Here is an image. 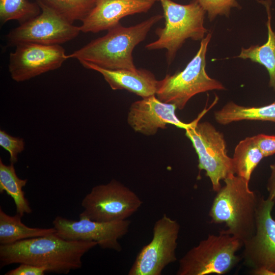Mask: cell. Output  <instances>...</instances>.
Returning <instances> with one entry per match:
<instances>
[{"instance_id": "1", "label": "cell", "mask_w": 275, "mask_h": 275, "mask_svg": "<svg viewBox=\"0 0 275 275\" xmlns=\"http://www.w3.org/2000/svg\"><path fill=\"white\" fill-rule=\"evenodd\" d=\"M97 245L95 241L67 240L55 232L1 244V266L25 263L44 267L46 271L67 274L80 268L82 256Z\"/></svg>"}, {"instance_id": "2", "label": "cell", "mask_w": 275, "mask_h": 275, "mask_svg": "<svg viewBox=\"0 0 275 275\" xmlns=\"http://www.w3.org/2000/svg\"><path fill=\"white\" fill-rule=\"evenodd\" d=\"M163 15L156 14L135 25L124 26L120 23L107 31L103 36L93 40L68 54V59L86 62L101 68L135 70L132 56L134 48L143 41L152 26Z\"/></svg>"}, {"instance_id": "3", "label": "cell", "mask_w": 275, "mask_h": 275, "mask_svg": "<svg viewBox=\"0 0 275 275\" xmlns=\"http://www.w3.org/2000/svg\"><path fill=\"white\" fill-rule=\"evenodd\" d=\"M225 185L216 192L209 215L212 222L226 224L223 232L242 243L253 235L260 197L251 190L249 182L235 174L224 180Z\"/></svg>"}, {"instance_id": "4", "label": "cell", "mask_w": 275, "mask_h": 275, "mask_svg": "<svg viewBox=\"0 0 275 275\" xmlns=\"http://www.w3.org/2000/svg\"><path fill=\"white\" fill-rule=\"evenodd\" d=\"M162 6L164 19L163 28H157L158 38L147 44L148 50L166 49L168 64L174 59L178 50L185 40H202L207 33L204 20L206 11L197 0L188 4L181 5L172 0H159Z\"/></svg>"}, {"instance_id": "5", "label": "cell", "mask_w": 275, "mask_h": 275, "mask_svg": "<svg viewBox=\"0 0 275 275\" xmlns=\"http://www.w3.org/2000/svg\"><path fill=\"white\" fill-rule=\"evenodd\" d=\"M211 36L208 33L201 40L198 52L183 70L167 74L158 80L155 95L159 100L181 110L198 94L225 89L220 81L209 76L205 70L206 54Z\"/></svg>"}, {"instance_id": "6", "label": "cell", "mask_w": 275, "mask_h": 275, "mask_svg": "<svg viewBox=\"0 0 275 275\" xmlns=\"http://www.w3.org/2000/svg\"><path fill=\"white\" fill-rule=\"evenodd\" d=\"M243 245L236 237L220 231L209 234L179 261L177 275L224 274L239 262L237 252Z\"/></svg>"}, {"instance_id": "7", "label": "cell", "mask_w": 275, "mask_h": 275, "mask_svg": "<svg viewBox=\"0 0 275 275\" xmlns=\"http://www.w3.org/2000/svg\"><path fill=\"white\" fill-rule=\"evenodd\" d=\"M203 113L190 128L185 130V135L198 155L199 170L205 171L212 189L217 192L222 187L221 181L234 174L232 158L227 154L224 134L209 122H199Z\"/></svg>"}, {"instance_id": "8", "label": "cell", "mask_w": 275, "mask_h": 275, "mask_svg": "<svg viewBox=\"0 0 275 275\" xmlns=\"http://www.w3.org/2000/svg\"><path fill=\"white\" fill-rule=\"evenodd\" d=\"M143 202L129 188L116 179L93 187L81 202L84 210L79 218L97 222L128 219L141 207Z\"/></svg>"}, {"instance_id": "9", "label": "cell", "mask_w": 275, "mask_h": 275, "mask_svg": "<svg viewBox=\"0 0 275 275\" xmlns=\"http://www.w3.org/2000/svg\"><path fill=\"white\" fill-rule=\"evenodd\" d=\"M41 8L39 14L20 24L7 35L9 45L16 46L22 43L61 45L76 38L80 33L75 26L57 12L37 1Z\"/></svg>"}, {"instance_id": "10", "label": "cell", "mask_w": 275, "mask_h": 275, "mask_svg": "<svg viewBox=\"0 0 275 275\" xmlns=\"http://www.w3.org/2000/svg\"><path fill=\"white\" fill-rule=\"evenodd\" d=\"M180 226L164 214L154 223L151 241L137 255L128 275H160L177 260L176 250Z\"/></svg>"}, {"instance_id": "11", "label": "cell", "mask_w": 275, "mask_h": 275, "mask_svg": "<svg viewBox=\"0 0 275 275\" xmlns=\"http://www.w3.org/2000/svg\"><path fill=\"white\" fill-rule=\"evenodd\" d=\"M130 224L128 219L102 222L84 217L75 221L60 216L53 221L56 234L64 239L95 241L101 249L117 252L122 250L119 239L128 233Z\"/></svg>"}, {"instance_id": "12", "label": "cell", "mask_w": 275, "mask_h": 275, "mask_svg": "<svg viewBox=\"0 0 275 275\" xmlns=\"http://www.w3.org/2000/svg\"><path fill=\"white\" fill-rule=\"evenodd\" d=\"M15 47V51L9 55L8 69L12 79L16 82L57 69L69 59L61 45L28 43Z\"/></svg>"}, {"instance_id": "13", "label": "cell", "mask_w": 275, "mask_h": 275, "mask_svg": "<svg viewBox=\"0 0 275 275\" xmlns=\"http://www.w3.org/2000/svg\"><path fill=\"white\" fill-rule=\"evenodd\" d=\"M274 203L260 197L255 233L243 242L244 262L252 269L264 268L275 271V219L271 215Z\"/></svg>"}, {"instance_id": "14", "label": "cell", "mask_w": 275, "mask_h": 275, "mask_svg": "<svg viewBox=\"0 0 275 275\" xmlns=\"http://www.w3.org/2000/svg\"><path fill=\"white\" fill-rule=\"evenodd\" d=\"M177 107L173 104L159 100L155 95L133 102L129 109L127 122L134 131L149 136L156 133L159 129L167 128L171 124L186 130L196 122L186 123L176 115Z\"/></svg>"}, {"instance_id": "15", "label": "cell", "mask_w": 275, "mask_h": 275, "mask_svg": "<svg viewBox=\"0 0 275 275\" xmlns=\"http://www.w3.org/2000/svg\"><path fill=\"white\" fill-rule=\"evenodd\" d=\"M159 0H96L95 6L81 21L83 33L108 31L125 16L149 11Z\"/></svg>"}, {"instance_id": "16", "label": "cell", "mask_w": 275, "mask_h": 275, "mask_svg": "<svg viewBox=\"0 0 275 275\" xmlns=\"http://www.w3.org/2000/svg\"><path fill=\"white\" fill-rule=\"evenodd\" d=\"M86 68L100 73L113 90H125L143 98L156 95L158 80L145 69L111 70L81 62Z\"/></svg>"}, {"instance_id": "17", "label": "cell", "mask_w": 275, "mask_h": 275, "mask_svg": "<svg viewBox=\"0 0 275 275\" xmlns=\"http://www.w3.org/2000/svg\"><path fill=\"white\" fill-rule=\"evenodd\" d=\"M214 117L218 123L223 125L243 120L275 123V101L262 106H245L230 101L215 112Z\"/></svg>"}, {"instance_id": "18", "label": "cell", "mask_w": 275, "mask_h": 275, "mask_svg": "<svg viewBox=\"0 0 275 275\" xmlns=\"http://www.w3.org/2000/svg\"><path fill=\"white\" fill-rule=\"evenodd\" d=\"M22 216H11L0 208V244H8L23 239L40 237L56 232V229L31 228L21 222Z\"/></svg>"}, {"instance_id": "19", "label": "cell", "mask_w": 275, "mask_h": 275, "mask_svg": "<svg viewBox=\"0 0 275 275\" xmlns=\"http://www.w3.org/2000/svg\"><path fill=\"white\" fill-rule=\"evenodd\" d=\"M268 14L267 42L262 45L251 46L248 48H242L237 57L251 61L263 65L269 76V86L275 91V32L271 26V16L268 6L266 5Z\"/></svg>"}, {"instance_id": "20", "label": "cell", "mask_w": 275, "mask_h": 275, "mask_svg": "<svg viewBox=\"0 0 275 275\" xmlns=\"http://www.w3.org/2000/svg\"><path fill=\"white\" fill-rule=\"evenodd\" d=\"M264 157L253 136L241 140L232 157L234 174L249 182L253 171Z\"/></svg>"}, {"instance_id": "21", "label": "cell", "mask_w": 275, "mask_h": 275, "mask_svg": "<svg viewBox=\"0 0 275 275\" xmlns=\"http://www.w3.org/2000/svg\"><path fill=\"white\" fill-rule=\"evenodd\" d=\"M14 164L6 165L0 159V193L5 191L12 198L17 213L23 216L24 213L29 214L32 212L22 190L28 180L20 179L17 176Z\"/></svg>"}, {"instance_id": "22", "label": "cell", "mask_w": 275, "mask_h": 275, "mask_svg": "<svg viewBox=\"0 0 275 275\" xmlns=\"http://www.w3.org/2000/svg\"><path fill=\"white\" fill-rule=\"evenodd\" d=\"M73 23L82 21L95 6L96 0H37Z\"/></svg>"}, {"instance_id": "23", "label": "cell", "mask_w": 275, "mask_h": 275, "mask_svg": "<svg viewBox=\"0 0 275 275\" xmlns=\"http://www.w3.org/2000/svg\"><path fill=\"white\" fill-rule=\"evenodd\" d=\"M41 12L38 3L28 0H0V20L4 24L10 20L20 24L36 16Z\"/></svg>"}, {"instance_id": "24", "label": "cell", "mask_w": 275, "mask_h": 275, "mask_svg": "<svg viewBox=\"0 0 275 275\" xmlns=\"http://www.w3.org/2000/svg\"><path fill=\"white\" fill-rule=\"evenodd\" d=\"M197 1L203 9L207 12L208 16L210 21L214 19L218 15L228 16L231 8L238 6L236 0Z\"/></svg>"}, {"instance_id": "25", "label": "cell", "mask_w": 275, "mask_h": 275, "mask_svg": "<svg viewBox=\"0 0 275 275\" xmlns=\"http://www.w3.org/2000/svg\"><path fill=\"white\" fill-rule=\"evenodd\" d=\"M24 145L23 139L13 136L4 130H0V146L9 153L11 163L17 162L18 155L24 150Z\"/></svg>"}, {"instance_id": "26", "label": "cell", "mask_w": 275, "mask_h": 275, "mask_svg": "<svg viewBox=\"0 0 275 275\" xmlns=\"http://www.w3.org/2000/svg\"><path fill=\"white\" fill-rule=\"evenodd\" d=\"M253 136L264 157L275 154V135L260 133Z\"/></svg>"}, {"instance_id": "27", "label": "cell", "mask_w": 275, "mask_h": 275, "mask_svg": "<svg viewBox=\"0 0 275 275\" xmlns=\"http://www.w3.org/2000/svg\"><path fill=\"white\" fill-rule=\"evenodd\" d=\"M46 269L43 267L21 263L15 269L9 270L5 275H44Z\"/></svg>"}, {"instance_id": "28", "label": "cell", "mask_w": 275, "mask_h": 275, "mask_svg": "<svg viewBox=\"0 0 275 275\" xmlns=\"http://www.w3.org/2000/svg\"><path fill=\"white\" fill-rule=\"evenodd\" d=\"M270 175L267 183L268 198L275 202V162L270 165Z\"/></svg>"}, {"instance_id": "29", "label": "cell", "mask_w": 275, "mask_h": 275, "mask_svg": "<svg viewBox=\"0 0 275 275\" xmlns=\"http://www.w3.org/2000/svg\"><path fill=\"white\" fill-rule=\"evenodd\" d=\"M251 273L254 275H275L274 271L264 268L252 269Z\"/></svg>"}]
</instances>
